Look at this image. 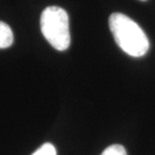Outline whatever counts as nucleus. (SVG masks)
<instances>
[{"label":"nucleus","instance_id":"1","mask_svg":"<svg viewBox=\"0 0 155 155\" xmlns=\"http://www.w3.org/2000/svg\"><path fill=\"white\" fill-rule=\"evenodd\" d=\"M109 27L119 48L134 58L143 57L149 49V40L143 29L122 13H112L109 17Z\"/></svg>","mask_w":155,"mask_h":155},{"label":"nucleus","instance_id":"2","mask_svg":"<svg viewBox=\"0 0 155 155\" xmlns=\"http://www.w3.org/2000/svg\"><path fill=\"white\" fill-rule=\"evenodd\" d=\"M40 29L54 48L61 51L69 48L71 45L69 15L64 9L58 6L46 7L40 16Z\"/></svg>","mask_w":155,"mask_h":155},{"label":"nucleus","instance_id":"3","mask_svg":"<svg viewBox=\"0 0 155 155\" xmlns=\"http://www.w3.org/2000/svg\"><path fill=\"white\" fill-rule=\"evenodd\" d=\"M13 42V33L7 24L0 21V48H7Z\"/></svg>","mask_w":155,"mask_h":155},{"label":"nucleus","instance_id":"4","mask_svg":"<svg viewBox=\"0 0 155 155\" xmlns=\"http://www.w3.org/2000/svg\"><path fill=\"white\" fill-rule=\"evenodd\" d=\"M101 155H127V152L122 145L114 144L107 147Z\"/></svg>","mask_w":155,"mask_h":155},{"label":"nucleus","instance_id":"5","mask_svg":"<svg viewBox=\"0 0 155 155\" xmlns=\"http://www.w3.org/2000/svg\"><path fill=\"white\" fill-rule=\"evenodd\" d=\"M31 155H57V150L52 144L45 143Z\"/></svg>","mask_w":155,"mask_h":155},{"label":"nucleus","instance_id":"6","mask_svg":"<svg viewBox=\"0 0 155 155\" xmlns=\"http://www.w3.org/2000/svg\"><path fill=\"white\" fill-rule=\"evenodd\" d=\"M140 1H146V0H140Z\"/></svg>","mask_w":155,"mask_h":155}]
</instances>
